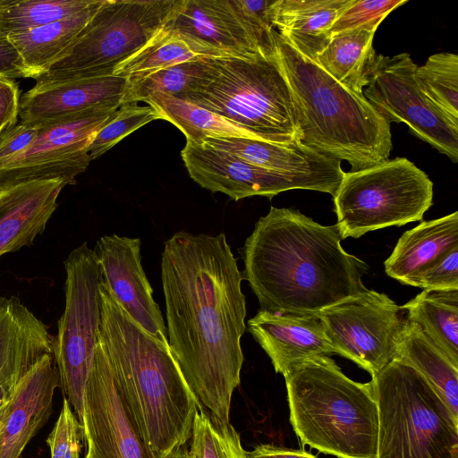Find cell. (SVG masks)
<instances>
[{
	"label": "cell",
	"mask_w": 458,
	"mask_h": 458,
	"mask_svg": "<svg viewBox=\"0 0 458 458\" xmlns=\"http://www.w3.org/2000/svg\"><path fill=\"white\" fill-rule=\"evenodd\" d=\"M161 280L170 350L199 407L229 423L247 310L225 234L174 233L164 243Z\"/></svg>",
	"instance_id": "cell-1"
},
{
	"label": "cell",
	"mask_w": 458,
	"mask_h": 458,
	"mask_svg": "<svg viewBox=\"0 0 458 458\" xmlns=\"http://www.w3.org/2000/svg\"><path fill=\"white\" fill-rule=\"evenodd\" d=\"M337 225H322L299 210L271 207L241 250L246 280L260 310L317 314L366 292L367 264L346 252Z\"/></svg>",
	"instance_id": "cell-2"
},
{
	"label": "cell",
	"mask_w": 458,
	"mask_h": 458,
	"mask_svg": "<svg viewBox=\"0 0 458 458\" xmlns=\"http://www.w3.org/2000/svg\"><path fill=\"white\" fill-rule=\"evenodd\" d=\"M98 337L115 386L153 458H166L191 439L200 408L169 345L123 309L102 280Z\"/></svg>",
	"instance_id": "cell-3"
},
{
	"label": "cell",
	"mask_w": 458,
	"mask_h": 458,
	"mask_svg": "<svg viewBox=\"0 0 458 458\" xmlns=\"http://www.w3.org/2000/svg\"><path fill=\"white\" fill-rule=\"evenodd\" d=\"M275 53L290 89L301 141L351 171L389 159L390 123L358 94L338 82L272 30Z\"/></svg>",
	"instance_id": "cell-4"
},
{
	"label": "cell",
	"mask_w": 458,
	"mask_h": 458,
	"mask_svg": "<svg viewBox=\"0 0 458 458\" xmlns=\"http://www.w3.org/2000/svg\"><path fill=\"white\" fill-rule=\"evenodd\" d=\"M283 376L290 422L303 445L338 458H377L379 415L371 381L351 379L329 356L297 362Z\"/></svg>",
	"instance_id": "cell-5"
},
{
	"label": "cell",
	"mask_w": 458,
	"mask_h": 458,
	"mask_svg": "<svg viewBox=\"0 0 458 458\" xmlns=\"http://www.w3.org/2000/svg\"><path fill=\"white\" fill-rule=\"evenodd\" d=\"M370 381L379 415L377 458H458V420L419 371L394 359Z\"/></svg>",
	"instance_id": "cell-6"
},
{
	"label": "cell",
	"mask_w": 458,
	"mask_h": 458,
	"mask_svg": "<svg viewBox=\"0 0 458 458\" xmlns=\"http://www.w3.org/2000/svg\"><path fill=\"white\" fill-rule=\"evenodd\" d=\"M216 61L215 78L184 101L228 119L259 140H301L290 89L276 53Z\"/></svg>",
	"instance_id": "cell-7"
},
{
	"label": "cell",
	"mask_w": 458,
	"mask_h": 458,
	"mask_svg": "<svg viewBox=\"0 0 458 458\" xmlns=\"http://www.w3.org/2000/svg\"><path fill=\"white\" fill-rule=\"evenodd\" d=\"M179 0H104L75 42L36 84L112 75L166 24Z\"/></svg>",
	"instance_id": "cell-8"
},
{
	"label": "cell",
	"mask_w": 458,
	"mask_h": 458,
	"mask_svg": "<svg viewBox=\"0 0 458 458\" xmlns=\"http://www.w3.org/2000/svg\"><path fill=\"white\" fill-rule=\"evenodd\" d=\"M343 239L422 220L433 204V182L406 157L344 172L333 195Z\"/></svg>",
	"instance_id": "cell-9"
},
{
	"label": "cell",
	"mask_w": 458,
	"mask_h": 458,
	"mask_svg": "<svg viewBox=\"0 0 458 458\" xmlns=\"http://www.w3.org/2000/svg\"><path fill=\"white\" fill-rule=\"evenodd\" d=\"M64 265L65 308L54 336L53 355L63 395L81 423L84 387L100 323L98 287L103 277L86 242L70 252Z\"/></svg>",
	"instance_id": "cell-10"
},
{
	"label": "cell",
	"mask_w": 458,
	"mask_h": 458,
	"mask_svg": "<svg viewBox=\"0 0 458 458\" xmlns=\"http://www.w3.org/2000/svg\"><path fill=\"white\" fill-rule=\"evenodd\" d=\"M316 315L335 353L356 363L371 377L395 359L408 324L402 306L386 294L369 289Z\"/></svg>",
	"instance_id": "cell-11"
},
{
	"label": "cell",
	"mask_w": 458,
	"mask_h": 458,
	"mask_svg": "<svg viewBox=\"0 0 458 458\" xmlns=\"http://www.w3.org/2000/svg\"><path fill=\"white\" fill-rule=\"evenodd\" d=\"M269 0H179L165 25L223 57L275 54Z\"/></svg>",
	"instance_id": "cell-12"
},
{
	"label": "cell",
	"mask_w": 458,
	"mask_h": 458,
	"mask_svg": "<svg viewBox=\"0 0 458 458\" xmlns=\"http://www.w3.org/2000/svg\"><path fill=\"white\" fill-rule=\"evenodd\" d=\"M117 108H94L36 126L30 146L0 166V191L35 181L75 184L76 176L89 165V144Z\"/></svg>",
	"instance_id": "cell-13"
},
{
	"label": "cell",
	"mask_w": 458,
	"mask_h": 458,
	"mask_svg": "<svg viewBox=\"0 0 458 458\" xmlns=\"http://www.w3.org/2000/svg\"><path fill=\"white\" fill-rule=\"evenodd\" d=\"M416 67L408 53H376L362 94L389 123H404L414 136L457 163L458 126L420 92L413 75Z\"/></svg>",
	"instance_id": "cell-14"
},
{
	"label": "cell",
	"mask_w": 458,
	"mask_h": 458,
	"mask_svg": "<svg viewBox=\"0 0 458 458\" xmlns=\"http://www.w3.org/2000/svg\"><path fill=\"white\" fill-rule=\"evenodd\" d=\"M81 425L85 458H153L115 386L98 337L84 387Z\"/></svg>",
	"instance_id": "cell-15"
},
{
	"label": "cell",
	"mask_w": 458,
	"mask_h": 458,
	"mask_svg": "<svg viewBox=\"0 0 458 458\" xmlns=\"http://www.w3.org/2000/svg\"><path fill=\"white\" fill-rule=\"evenodd\" d=\"M181 157L195 182L213 193H225L233 200L253 196L272 199L280 192L296 189L333 196L339 185V182L317 176L261 168L204 143L186 141Z\"/></svg>",
	"instance_id": "cell-16"
},
{
	"label": "cell",
	"mask_w": 458,
	"mask_h": 458,
	"mask_svg": "<svg viewBox=\"0 0 458 458\" xmlns=\"http://www.w3.org/2000/svg\"><path fill=\"white\" fill-rule=\"evenodd\" d=\"M140 239L115 233L100 237L93 249L103 281L123 309L148 333L168 344L163 315L141 265Z\"/></svg>",
	"instance_id": "cell-17"
},
{
	"label": "cell",
	"mask_w": 458,
	"mask_h": 458,
	"mask_svg": "<svg viewBox=\"0 0 458 458\" xmlns=\"http://www.w3.org/2000/svg\"><path fill=\"white\" fill-rule=\"evenodd\" d=\"M59 386L54 355L42 357L16 384L0 417V458H20L47 422Z\"/></svg>",
	"instance_id": "cell-18"
},
{
	"label": "cell",
	"mask_w": 458,
	"mask_h": 458,
	"mask_svg": "<svg viewBox=\"0 0 458 458\" xmlns=\"http://www.w3.org/2000/svg\"><path fill=\"white\" fill-rule=\"evenodd\" d=\"M128 77L108 75L35 86L21 97V123L40 126L87 110L119 107Z\"/></svg>",
	"instance_id": "cell-19"
},
{
	"label": "cell",
	"mask_w": 458,
	"mask_h": 458,
	"mask_svg": "<svg viewBox=\"0 0 458 458\" xmlns=\"http://www.w3.org/2000/svg\"><path fill=\"white\" fill-rule=\"evenodd\" d=\"M246 328L267 354L275 371L283 375L297 362L335 353L316 314L259 310L248 321Z\"/></svg>",
	"instance_id": "cell-20"
},
{
	"label": "cell",
	"mask_w": 458,
	"mask_h": 458,
	"mask_svg": "<svg viewBox=\"0 0 458 458\" xmlns=\"http://www.w3.org/2000/svg\"><path fill=\"white\" fill-rule=\"evenodd\" d=\"M66 185L62 180L35 181L0 191V257L31 246L44 233Z\"/></svg>",
	"instance_id": "cell-21"
},
{
	"label": "cell",
	"mask_w": 458,
	"mask_h": 458,
	"mask_svg": "<svg viewBox=\"0 0 458 458\" xmlns=\"http://www.w3.org/2000/svg\"><path fill=\"white\" fill-rule=\"evenodd\" d=\"M54 336L17 296L0 297V382L19 381L42 357L53 355Z\"/></svg>",
	"instance_id": "cell-22"
},
{
	"label": "cell",
	"mask_w": 458,
	"mask_h": 458,
	"mask_svg": "<svg viewBox=\"0 0 458 458\" xmlns=\"http://www.w3.org/2000/svg\"><path fill=\"white\" fill-rule=\"evenodd\" d=\"M201 143L233 154L256 166L291 174L341 182V161L329 158L303 144L275 143L242 137L205 138Z\"/></svg>",
	"instance_id": "cell-23"
},
{
	"label": "cell",
	"mask_w": 458,
	"mask_h": 458,
	"mask_svg": "<svg viewBox=\"0 0 458 458\" xmlns=\"http://www.w3.org/2000/svg\"><path fill=\"white\" fill-rule=\"evenodd\" d=\"M353 0H274L273 29L304 56L316 61L328 44L336 18Z\"/></svg>",
	"instance_id": "cell-24"
},
{
	"label": "cell",
	"mask_w": 458,
	"mask_h": 458,
	"mask_svg": "<svg viewBox=\"0 0 458 458\" xmlns=\"http://www.w3.org/2000/svg\"><path fill=\"white\" fill-rule=\"evenodd\" d=\"M458 247V212L422 221L403 233L385 261L386 275L403 284Z\"/></svg>",
	"instance_id": "cell-25"
},
{
	"label": "cell",
	"mask_w": 458,
	"mask_h": 458,
	"mask_svg": "<svg viewBox=\"0 0 458 458\" xmlns=\"http://www.w3.org/2000/svg\"><path fill=\"white\" fill-rule=\"evenodd\" d=\"M104 0H96L87 9L8 37L31 75L44 72L75 40Z\"/></svg>",
	"instance_id": "cell-26"
},
{
	"label": "cell",
	"mask_w": 458,
	"mask_h": 458,
	"mask_svg": "<svg viewBox=\"0 0 458 458\" xmlns=\"http://www.w3.org/2000/svg\"><path fill=\"white\" fill-rule=\"evenodd\" d=\"M395 359L419 371L458 420V367L422 332L408 321Z\"/></svg>",
	"instance_id": "cell-27"
},
{
	"label": "cell",
	"mask_w": 458,
	"mask_h": 458,
	"mask_svg": "<svg viewBox=\"0 0 458 458\" xmlns=\"http://www.w3.org/2000/svg\"><path fill=\"white\" fill-rule=\"evenodd\" d=\"M402 308L408 321L458 367V289L423 290Z\"/></svg>",
	"instance_id": "cell-28"
},
{
	"label": "cell",
	"mask_w": 458,
	"mask_h": 458,
	"mask_svg": "<svg viewBox=\"0 0 458 458\" xmlns=\"http://www.w3.org/2000/svg\"><path fill=\"white\" fill-rule=\"evenodd\" d=\"M375 32L360 28L334 35L315 62L338 82L362 94L376 55L373 47Z\"/></svg>",
	"instance_id": "cell-29"
},
{
	"label": "cell",
	"mask_w": 458,
	"mask_h": 458,
	"mask_svg": "<svg viewBox=\"0 0 458 458\" xmlns=\"http://www.w3.org/2000/svg\"><path fill=\"white\" fill-rule=\"evenodd\" d=\"M216 72V58H200L143 76L128 77L122 104L144 102L154 94H166L184 101L190 95L208 85Z\"/></svg>",
	"instance_id": "cell-30"
},
{
	"label": "cell",
	"mask_w": 458,
	"mask_h": 458,
	"mask_svg": "<svg viewBox=\"0 0 458 458\" xmlns=\"http://www.w3.org/2000/svg\"><path fill=\"white\" fill-rule=\"evenodd\" d=\"M200 58L225 57L165 26L140 50L119 64L112 75L143 76Z\"/></svg>",
	"instance_id": "cell-31"
},
{
	"label": "cell",
	"mask_w": 458,
	"mask_h": 458,
	"mask_svg": "<svg viewBox=\"0 0 458 458\" xmlns=\"http://www.w3.org/2000/svg\"><path fill=\"white\" fill-rule=\"evenodd\" d=\"M144 102L157 110L160 119L176 126L189 142L201 144L205 138L225 137L258 140L228 119L166 94L151 95Z\"/></svg>",
	"instance_id": "cell-32"
},
{
	"label": "cell",
	"mask_w": 458,
	"mask_h": 458,
	"mask_svg": "<svg viewBox=\"0 0 458 458\" xmlns=\"http://www.w3.org/2000/svg\"><path fill=\"white\" fill-rule=\"evenodd\" d=\"M414 80L423 96L458 126V55L441 52L416 67Z\"/></svg>",
	"instance_id": "cell-33"
},
{
	"label": "cell",
	"mask_w": 458,
	"mask_h": 458,
	"mask_svg": "<svg viewBox=\"0 0 458 458\" xmlns=\"http://www.w3.org/2000/svg\"><path fill=\"white\" fill-rule=\"evenodd\" d=\"M96 0H0V32L17 35L78 13Z\"/></svg>",
	"instance_id": "cell-34"
},
{
	"label": "cell",
	"mask_w": 458,
	"mask_h": 458,
	"mask_svg": "<svg viewBox=\"0 0 458 458\" xmlns=\"http://www.w3.org/2000/svg\"><path fill=\"white\" fill-rule=\"evenodd\" d=\"M191 439L190 458H247L233 426L215 421L202 408L195 413Z\"/></svg>",
	"instance_id": "cell-35"
},
{
	"label": "cell",
	"mask_w": 458,
	"mask_h": 458,
	"mask_svg": "<svg viewBox=\"0 0 458 458\" xmlns=\"http://www.w3.org/2000/svg\"><path fill=\"white\" fill-rule=\"evenodd\" d=\"M157 119H160L158 113L149 105L122 104L89 144L90 161L100 157L131 132Z\"/></svg>",
	"instance_id": "cell-36"
},
{
	"label": "cell",
	"mask_w": 458,
	"mask_h": 458,
	"mask_svg": "<svg viewBox=\"0 0 458 458\" xmlns=\"http://www.w3.org/2000/svg\"><path fill=\"white\" fill-rule=\"evenodd\" d=\"M407 0H353L335 21L331 37L342 32L367 28L377 30L382 21Z\"/></svg>",
	"instance_id": "cell-37"
},
{
	"label": "cell",
	"mask_w": 458,
	"mask_h": 458,
	"mask_svg": "<svg viewBox=\"0 0 458 458\" xmlns=\"http://www.w3.org/2000/svg\"><path fill=\"white\" fill-rule=\"evenodd\" d=\"M82 439V425L64 396L59 416L47 438L50 458H81Z\"/></svg>",
	"instance_id": "cell-38"
},
{
	"label": "cell",
	"mask_w": 458,
	"mask_h": 458,
	"mask_svg": "<svg viewBox=\"0 0 458 458\" xmlns=\"http://www.w3.org/2000/svg\"><path fill=\"white\" fill-rule=\"evenodd\" d=\"M406 284L424 290L458 289V247L443 255Z\"/></svg>",
	"instance_id": "cell-39"
},
{
	"label": "cell",
	"mask_w": 458,
	"mask_h": 458,
	"mask_svg": "<svg viewBox=\"0 0 458 458\" xmlns=\"http://www.w3.org/2000/svg\"><path fill=\"white\" fill-rule=\"evenodd\" d=\"M38 132L35 126L18 123L0 136V166L23 153Z\"/></svg>",
	"instance_id": "cell-40"
},
{
	"label": "cell",
	"mask_w": 458,
	"mask_h": 458,
	"mask_svg": "<svg viewBox=\"0 0 458 458\" xmlns=\"http://www.w3.org/2000/svg\"><path fill=\"white\" fill-rule=\"evenodd\" d=\"M20 103L18 83L13 79L0 76V136L17 124Z\"/></svg>",
	"instance_id": "cell-41"
},
{
	"label": "cell",
	"mask_w": 458,
	"mask_h": 458,
	"mask_svg": "<svg viewBox=\"0 0 458 458\" xmlns=\"http://www.w3.org/2000/svg\"><path fill=\"white\" fill-rule=\"evenodd\" d=\"M0 76L11 79L30 78L19 52L8 37L0 32Z\"/></svg>",
	"instance_id": "cell-42"
},
{
	"label": "cell",
	"mask_w": 458,
	"mask_h": 458,
	"mask_svg": "<svg viewBox=\"0 0 458 458\" xmlns=\"http://www.w3.org/2000/svg\"><path fill=\"white\" fill-rule=\"evenodd\" d=\"M247 458H318L302 449H292L273 444H261L246 453Z\"/></svg>",
	"instance_id": "cell-43"
},
{
	"label": "cell",
	"mask_w": 458,
	"mask_h": 458,
	"mask_svg": "<svg viewBox=\"0 0 458 458\" xmlns=\"http://www.w3.org/2000/svg\"><path fill=\"white\" fill-rule=\"evenodd\" d=\"M17 382L18 381L14 379H7L0 382V417L11 398Z\"/></svg>",
	"instance_id": "cell-44"
},
{
	"label": "cell",
	"mask_w": 458,
	"mask_h": 458,
	"mask_svg": "<svg viewBox=\"0 0 458 458\" xmlns=\"http://www.w3.org/2000/svg\"><path fill=\"white\" fill-rule=\"evenodd\" d=\"M166 458H190L186 445L173 452Z\"/></svg>",
	"instance_id": "cell-45"
},
{
	"label": "cell",
	"mask_w": 458,
	"mask_h": 458,
	"mask_svg": "<svg viewBox=\"0 0 458 458\" xmlns=\"http://www.w3.org/2000/svg\"><path fill=\"white\" fill-rule=\"evenodd\" d=\"M85 458V457H84Z\"/></svg>",
	"instance_id": "cell-46"
}]
</instances>
